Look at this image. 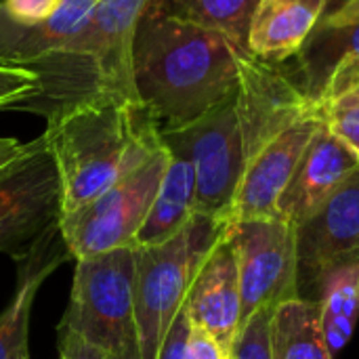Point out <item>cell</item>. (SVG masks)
Instances as JSON below:
<instances>
[{"label":"cell","instance_id":"obj_1","mask_svg":"<svg viewBox=\"0 0 359 359\" xmlns=\"http://www.w3.org/2000/svg\"><path fill=\"white\" fill-rule=\"evenodd\" d=\"M242 57L219 32L145 13L133 42L135 95L160 133L181 128L238 90Z\"/></svg>","mask_w":359,"mask_h":359},{"label":"cell","instance_id":"obj_2","mask_svg":"<svg viewBox=\"0 0 359 359\" xmlns=\"http://www.w3.org/2000/svg\"><path fill=\"white\" fill-rule=\"evenodd\" d=\"M44 120L42 137L59 170L63 215L101 196L162 145L156 122L130 95L99 93Z\"/></svg>","mask_w":359,"mask_h":359},{"label":"cell","instance_id":"obj_3","mask_svg":"<svg viewBox=\"0 0 359 359\" xmlns=\"http://www.w3.org/2000/svg\"><path fill=\"white\" fill-rule=\"evenodd\" d=\"M227 225L229 221L194 215L168 242L133 246V294L143 359H158L160 347L183 309L198 269L223 238Z\"/></svg>","mask_w":359,"mask_h":359},{"label":"cell","instance_id":"obj_4","mask_svg":"<svg viewBox=\"0 0 359 359\" xmlns=\"http://www.w3.org/2000/svg\"><path fill=\"white\" fill-rule=\"evenodd\" d=\"M133 271V248L78 261L61 328L72 330L109 359H143Z\"/></svg>","mask_w":359,"mask_h":359},{"label":"cell","instance_id":"obj_5","mask_svg":"<svg viewBox=\"0 0 359 359\" xmlns=\"http://www.w3.org/2000/svg\"><path fill=\"white\" fill-rule=\"evenodd\" d=\"M164 147L194 166L196 215L229 221L231 204L246 170L238 90L198 120L160 133Z\"/></svg>","mask_w":359,"mask_h":359},{"label":"cell","instance_id":"obj_6","mask_svg":"<svg viewBox=\"0 0 359 359\" xmlns=\"http://www.w3.org/2000/svg\"><path fill=\"white\" fill-rule=\"evenodd\" d=\"M170 154L164 143L101 196L61 217V236L76 261L133 248L156 200Z\"/></svg>","mask_w":359,"mask_h":359},{"label":"cell","instance_id":"obj_7","mask_svg":"<svg viewBox=\"0 0 359 359\" xmlns=\"http://www.w3.org/2000/svg\"><path fill=\"white\" fill-rule=\"evenodd\" d=\"M63 189L55 158L38 137L0 168V252L15 261L61 225Z\"/></svg>","mask_w":359,"mask_h":359},{"label":"cell","instance_id":"obj_8","mask_svg":"<svg viewBox=\"0 0 359 359\" xmlns=\"http://www.w3.org/2000/svg\"><path fill=\"white\" fill-rule=\"evenodd\" d=\"M227 233L238 261L242 324L261 309H276L299 297L294 227L288 221L280 217L233 221Z\"/></svg>","mask_w":359,"mask_h":359},{"label":"cell","instance_id":"obj_9","mask_svg":"<svg viewBox=\"0 0 359 359\" xmlns=\"http://www.w3.org/2000/svg\"><path fill=\"white\" fill-rule=\"evenodd\" d=\"M294 244L299 297L313 290L318 299L328 273L359 263V170L294 225Z\"/></svg>","mask_w":359,"mask_h":359},{"label":"cell","instance_id":"obj_10","mask_svg":"<svg viewBox=\"0 0 359 359\" xmlns=\"http://www.w3.org/2000/svg\"><path fill=\"white\" fill-rule=\"evenodd\" d=\"M324 122L322 107H311L255 154L238 185L229 223L276 217L278 202L288 187L301 156Z\"/></svg>","mask_w":359,"mask_h":359},{"label":"cell","instance_id":"obj_11","mask_svg":"<svg viewBox=\"0 0 359 359\" xmlns=\"http://www.w3.org/2000/svg\"><path fill=\"white\" fill-rule=\"evenodd\" d=\"M151 0H97L84 27L59 50L88 55L107 93L135 95L133 42Z\"/></svg>","mask_w":359,"mask_h":359},{"label":"cell","instance_id":"obj_12","mask_svg":"<svg viewBox=\"0 0 359 359\" xmlns=\"http://www.w3.org/2000/svg\"><path fill=\"white\" fill-rule=\"evenodd\" d=\"M183 311L191 326L204 330L227 355H231L233 341L242 326V297L236 250L227 231L198 269Z\"/></svg>","mask_w":359,"mask_h":359},{"label":"cell","instance_id":"obj_13","mask_svg":"<svg viewBox=\"0 0 359 359\" xmlns=\"http://www.w3.org/2000/svg\"><path fill=\"white\" fill-rule=\"evenodd\" d=\"M294 59L299 78L292 80L318 107L349 95L359 88V21H320Z\"/></svg>","mask_w":359,"mask_h":359},{"label":"cell","instance_id":"obj_14","mask_svg":"<svg viewBox=\"0 0 359 359\" xmlns=\"http://www.w3.org/2000/svg\"><path fill=\"white\" fill-rule=\"evenodd\" d=\"M358 170V154L324 122L301 156L297 170L278 202L276 217L288 221L292 227L299 225Z\"/></svg>","mask_w":359,"mask_h":359},{"label":"cell","instance_id":"obj_15","mask_svg":"<svg viewBox=\"0 0 359 359\" xmlns=\"http://www.w3.org/2000/svg\"><path fill=\"white\" fill-rule=\"evenodd\" d=\"M328 0H259L248 29V53L271 65L292 59L326 15Z\"/></svg>","mask_w":359,"mask_h":359},{"label":"cell","instance_id":"obj_16","mask_svg":"<svg viewBox=\"0 0 359 359\" xmlns=\"http://www.w3.org/2000/svg\"><path fill=\"white\" fill-rule=\"evenodd\" d=\"M69 257L61 227L42 238L27 255L17 259V286L0 316V359H29V316L42 282Z\"/></svg>","mask_w":359,"mask_h":359},{"label":"cell","instance_id":"obj_17","mask_svg":"<svg viewBox=\"0 0 359 359\" xmlns=\"http://www.w3.org/2000/svg\"><path fill=\"white\" fill-rule=\"evenodd\" d=\"M97 0H63L61 8L40 23H19L0 6V63L21 65L63 48L86 23Z\"/></svg>","mask_w":359,"mask_h":359},{"label":"cell","instance_id":"obj_18","mask_svg":"<svg viewBox=\"0 0 359 359\" xmlns=\"http://www.w3.org/2000/svg\"><path fill=\"white\" fill-rule=\"evenodd\" d=\"M170 154V151H168ZM196 215V175L189 160L170 154L156 200L135 246H156L175 238Z\"/></svg>","mask_w":359,"mask_h":359},{"label":"cell","instance_id":"obj_19","mask_svg":"<svg viewBox=\"0 0 359 359\" xmlns=\"http://www.w3.org/2000/svg\"><path fill=\"white\" fill-rule=\"evenodd\" d=\"M271 358L334 359L326 347L318 301L294 297L271 313Z\"/></svg>","mask_w":359,"mask_h":359},{"label":"cell","instance_id":"obj_20","mask_svg":"<svg viewBox=\"0 0 359 359\" xmlns=\"http://www.w3.org/2000/svg\"><path fill=\"white\" fill-rule=\"evenodd\" d=\"M255 0H151L147 13L170 15L223 34L240 53H248Z\"/></svg>","mask_w":359,"mask_h":359},{"label":"cell","instance_id":"obj_21","mask_svg":"<svg viewBox=\"0 0 359 359\" xmlns=\"http://www.w3.org/2000/svg\"><path fill=\"white\" fill-rule=\"evenodd\" d=\"M320 324L326 347L334 358L351 341L359 320V263L341 267L324 278L318 290Z\"/></svg>","mask_w":359,"mask_h":359},{"label":"cell","instance_id":"obj_22","mask_svg":"<svg viewBox=\"0 0 359 359\" xmlns=\"http://www.w3.org/2000/svg\"><path fill=\"white\" fill-rule=\"evenodd\" d=\"M271 313L273 309H261L240 326L229 359H273L271 358Z\"/></svg>","mask_w":359,"mask_h":359},{"label":"cell","instance_id":"obj_23","mask_svg":"<svg viewBox=\"0 0 359 359\" xmlns=\"http://www.w3.org/2000/svg\"><path fill=\"white\" fill-rule=\"evenodd\" d=\"M38 74L21 65L0 63V109H13L19 101L36 93Z\"/></svg>","mask_w":359,"mask_h":359},{"label":"cell","instance_id":"obj_24","mask_svg":"<svg viewBox=\"0 0 359 359\" xmlns=\"http://www.w3.org/2000/svg\"><path fill=\"white\" fill-rule=\"evenodd\" d=\"M326 126L359 156V105L349 101H334L322 107Z\"/></svg>","mask_w":359,"mask_h":359},{"label":"cell","instance_id":"obj_25","mask_svg":"<svg viewBox=\"0 0 359 359\" xmlns=\"http://www.w3.org/2000/svg\"><path fill=\"white\" fill-rule=\"evenodd\" d=\"M63 0H0L2 11L19 23H40L61 8Z\"/></svg>","mask_w":359,"mask_h":359},{"label":"cell","instance_id":"obj_26","mask_svg":"<svg viewBox=\"0 0 359 359\" xmlns=\"http://www.w3.org/2000/svg\"><path fill=\"white\" fill-rule=\"evenodd\" d=\"M189 330H191V322L187 318V313L181 309L179 316L175 318L162 347L158 359H185V351H187V341H189Z\"/></svg>","mask_w":359,"mask_h":359},{"label":"cell","instance_id":"obj_27","mask_svg":"<svg viewBox=\"0 0 359 359\" xmlns=\"http://www.w3.org/2000/svg\"><path fill=\"white\" fill-rule=\"evenodd\" d=\"M59 359H109L97 347L82 341L67 328L59 326Z\"/></svg>","mask_w":359,"mask_h":359},{"label":"cell","instance_id":"obj_28","mask_svg":"<svg viewBox=\"0 0 359 359\" xmlns=\"http://www.w3.org/2000/svg\"><path fill=\"white\" fill-rule=\"evenodd\" d=\"M185 359H229V355L217 345L212 337H208L204 330L191 326Z\"/></svg>","mask_w":359,"mask_h":359},{"label":"cell","instance_id":"obj_29","mask_svg":"<svg viewBox=\"0 0 359 359\" xmlns=\"http://www.w3.org/2000/svg\"><path fill=\"white\" fill-rule=\"evenodd\" d=\"M324 23H351L359 21V0H343L339 8L322 17Z\"/></svg>","mask_w":359,"mask_h":359},{"label":"cell","instance_id":"obj_30","mask_svg":"<svg viewBox=\"0 0 359 359\" xmlns=\"http://www.w3.org/2000/svg\"><path fill=\"white\" fill-rule=\"evenodd\" d=\"M25 143L17 141V139H11V137H0V168L4 164H8L15 156L21 154Z\"/></svg>","mask_w":359,"mask_h":359},{"label":"cell","instance_id":"obj_31","mask_svg":"<svg viewBox=\"0 0 359 359\" xmlns=\"http://www.w3.org/2000/svg\"><path fill=\"white\" fill-rule=\"evenodd\" d=\"M343 101H349V103H355V105H359V88H355V90H351L349 95H345V97H341ZM339 101V99H337ZM334 103V101H332Z\"/></svg>","mask_w":359,"mask_h":359},{"label":"cell","instance_id":"obj_32","mask_svg":"<svg viewBox=\"0 0 359 359\" xmlns=\"http://www.w3.org/2000/svg\"><path fill=\"white\" fill-rule=\"evenodd\" d=\"M255 2H259V0H255Z\"/></svg>","mask_w":359,"mask_h":359},{"label":"cell","instance_id":"obj_33","mask_svg":"<svg viewBox=\"0 0 359 359\" xmlns=\"http://www.w3.org/2000/svg\"><path fill=\"white\" fill-rule=\"evenodd\" d=\"M339 6H341V4H339Z\"/></svg>","mask_w":359,"mask_h":359}]
</instances>
